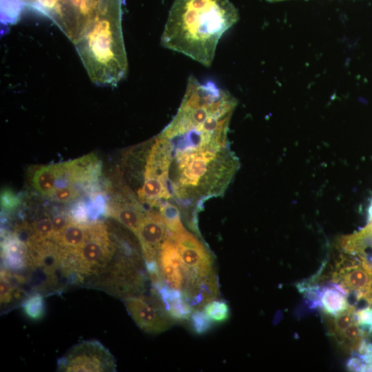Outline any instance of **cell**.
Wrapping results in <instances>:
<instances>
[{
  "instance_id": "cell-1",
  "label": "cell",
  "mask_w": 372,
  "mask_h": 372,
  "mask_svg": "<svg viewBox=\"0 0 372 372\" xmlns=\"http://www.w3.org/2000/svg\"><path fill=\"white\" fill-rule=\"evenodd\" d=\"M171 146L170 194L181 207L189 227L198 232V209L205 200L223 194L234 173L236 160L227 144Z\"/></svg>"
},
{
  "instance_id": "cell-2",
  "label": "cell",
  "mask_w": 372,
  "mask_h": 372,
  "mask_svg": "<svg viewBox=\"0 0 372 372\" xmlns=\"http://www.w3.org/2000/svg\"><path fill=\"white\" fill-rule=\"evenodd\" d=\"M238 19L229 0H174L161 43L209 67L220 39Z\"/></svg>"
},
{
  "instance_id": "cell-3",
  "label": "cell",
  "mask_w": 372,
  "mask_h": 372,
  "mask_svg": "<svg viewBox=\"0 0 372 372\" xmlns=\"http://www.w3.org/2000/svg\"><path fill=\"white\" fill-rule=\"evenodd\" d=\"M122 1L112 0L74 43L90 80L99 86H115L127 73Z\"/></svg>"
},
{
  "instance_id": "cell-4",
  "label": "cell",
  "mask_w": 372,
  "mask_h": 372,
  "mask_svg": "<svg viewBox=\"0 0 372 372\" xmlns=\"http://www.w3.org/2000/svg\"><path fill=\"white\" fill-rule=\"evenodd\" d=\"M118 251L119 246L111 238L105 223H89L87 238L72 259L76 284L86 282L88 286L111 265Z\"/></svg>"
},
{
  "instance_id": "cell-5",
  "label": "cell",
  "mask_w": 372,
  "mask_h": 372,
  "mask_svg": "<svg viewBox=\"0 0 372 372\" xmlns=\"http://www.w3.org/2000/svg\"><path fill=\"white\" fill-rule=\"evenodd\" d=\"M57 369L63 372L116 371V361L101 342L86 340L74 345L59 358Z\"/></svg>"
},
{
  "instance_id": "cell-6",
  "label": "cell",
  "mask_w": 372,
  "mask_h": 372,
  "mask_svg": "<svg viewBox=\"0 0 372 372\" xmlns=\"http://www.w3.org/2000/svg\"><path fill=\"white\" fill-rule=\"evenodd\" d=\"M170 233L183 264L186 285L215 272L213 255L197 236L186 229Z\"/></svg>"
},
{
  "instance_id": "cell-7",
  "label": "cell",
  "mask_w": 372,
  "mask_h": 372,
  "mask_svg": "<svg viewBox=\"0 0 372 372\" xmlns=\"http://www.w3.org/2000/svg\"><path fill=\"white\" fill-rule=\"evenodd\" d=\"M331 280L345 293L353 292L357 299L372 305V267L364 258H342L335 265Z\"/></svg>"
},
{
  "instance_id": "cell-8",
  "label": "cell",
  "mask_w": 372,
  "mask_h": 372,
  "mask_svg": "<svg viewBox=\"0 0 372 372\" xmlns=\"http://www.w3.org/2000/svg\"><path fill=\"white\" fill-rule=\"evenodd\" d=\"M124 304L136 325L146 333L158 334L172 324L173 320L154 295L152 298L142 295L129 296L124 298Z\"/></svg>"
},
{
  "instance_id": "cell-9",
  "label": "cell",
  "mask_w": 372,
  "mask_h": 372,
  "mask_svg": "<svg viewBox=\"0 0 372 372\" xmlns=\"http://www.w3.org/2000/svg\"><path fill=\"white\" fill-rule=\"evenodd\" d=\"M169 234V230L160 212H147L135 234L145 263L158 262L161 247Z\"/></svg>"
},
{
  "instance_id": "cell-10",
  "label": "cell",
  "mask_w": 372,
  "mask_h": 372,
  "mask_svg": "<svg viewBox=\"0 0 372 372\" xmlns=\"http://www.w3.org/2000/svg\"><path fill=\"white\" fill-rule=\"evenodd\" d=\"M158 262L167 285L183 291L186 285V273L170 231L161 247Z\"/></svg>"
},
{
  "instance_id": "cell-11",
  "label": "cell",
  "mask_w": 372,
  "mask_h": 372,
  "mask_svg": "<svg viewBox=\"0 0 372 372\" xmlns=\"http://www.w3.org/2000/svg\"><path fill=\"white\" fill-rule=\"evenodd\" d=\"M182 293L194 310L203 309L218 296V282L216 273L187 283Z\"/></svg>"
},
{
  "instance_id": "cell-12",
  "label": "cell",
  "mask_w": 372,
  "mask_h": 372,
  "mask_svg": "<svg viewBox=\"0 0 372 372\" xmlns=\"http://www.w3.org/2000/svg\"><path fill=\"white\" fill-rule=\"evenodd\" d=\"M147 212L134 197L130 196L128 199H116L112 201L107 209L109 216L134 234Z\"/></svg>"
},
{
  "instance_id": "cell-13",
  "label": "cell",
  "mask_w": 372,
  "mask_h": 372,
  "mask_svg": "<svg viewBox=\"0 0 372 372\" xmlns=\"http://www.w3.org/2000/svg\"><path fill=\"white\" fill-rule=\"evenodd\" d=\"M3 268L15 274L29 269L28 248L14 233L1 243Z\"/></svg>"
},
{
  "instance_id": "cell-14",
  "label": "cell",
  "mask_w": 372,
  "mask_h": 372,
  "mask_svg": "<svg viewBox=\"0 0 372 372\" xmlns=\"http://www.w3.org/2000/svg\"><path fill=\"white\" fill-rule=\"evenodd\" d=\"M61 174V164L36 166L30 176V184L39 194L50 197Z\"/></svg>"
},
{
  "instance_id": "cell-15",
  "label": "cell",
  "mask_w": 372,
  "mask_h": 372,
  "mask_svg": "<svg viewBox=\"0 0 372 372\" xmlns=\"http://www.w3.org/2000/svg\"><path fill=\"white\" fill-rule=\"evenodd\" d=\"M89 229V223L72 220L68 226L52 240L68 254H74L85 242Z\"/></svg>"
},
{
  "instance_id": "cell-16",
  "label": "cell",
  "mask_w": 372,
  "mask_h": 372,
  "mask_svg": "<svg viewBox=\"0 0 372 372\" xmlns=\"http://www.w3.org/2000/svg\"><path fill=\"white\" fill-rule=\"evenodd\" d=\"M343 293L335 288H327L322 293L320 302L327 315L336 316L351 306Z\"/></svg>"
},
{
  "instance_id": "cell-17",
  "label": "cell",
  "mask_w": 372,
  "mask_h": 372,
  "mask_svg": "<svg viewBox=\"0 0 372 372\" xmlns=\"http://www.w3.org/2000/svg\"><path fill=\"white\" fill-rule=\"evenodd\" d=\"M21 308L24 314L30 320H41L45 313V304L40 292H34L22 302Z\"/></svg>"
},
{
  "instance_id": "cell-18",
  "label": "cell",
  "mask_w": 372,
  "mask_h": 372,
  "mask_svg": "<svg viewBox=\"0 0 372 372\" xmlns=\"http://www.w3.org/2000/svg\"><path fill=\"white\" fill-rule=\"evenodd\" d=\"M203 311L211 322L216 323L224 322L229 317V305L223 300L209 302L204 307Z\"/></svg>"
},
{
  "instance_id": "cell-19",
  "label": "cell",
  "mask_w": 372,
  "mask_h": 372,
  "mask_svg": "<svg viewBox=\"0 0 372 372\" xmlns=\"http://www.w3.org/2000/svg\"><path fill=\"white\" fill-rule=\"evenodd\" d=\"M31 226L36 240H51L53 234L52 218L48 214H43L37 218Z\"/></svg>"
},
{
  "instance_id": "cell-20",
  "label": "cell",
  "mask_w": 372,
  "mask_h": 372,
  "mask_svg": "<svg viewBox=\"0 0 372 372\" xmlns=\"http://www.w3.org/2000/svg\"><path fill=\"white\" fill-rule=\"evenodd\" d=\"M189 319L192 328L197 334H203L211 327L212 322L201 310H194Z\"/></svg>"
},
{
  "instance_id": "cell-21",
  "label": "cell",
  "mask_w": 372,
  "mask_h": 372,
  "mask_svg": "<svg viewBox=\"0 0 372 372\" xmlns=\"http://www.w3.org/2000/svg\"><path fill=\"white\" fill-rule=\"evenodd\" d=\"M79 196V192L71 184L57 185L50 198L59 203H68L74 200Z\"/></svg>"
},
{
  "instance_id": "cell-22",
  "label": "cell",
  "mask_w": 372,
  "mask_h": 372,
  "mask_svg": "<svg viewBox=\"0 0 372 372\" xmlns=\"http://www.w3.org/2000/svg\"><path fill=\"white\" fill-rule=\"evenodd\" d=\"M355 317L360 329L366 334L372 333V307L355 311Z\"/></svg>"
},
{
  "instance_id": "cell-23",
  "label": "cell",
  "mask_w": 372,
  "mask_h": 372,
  "mask_svg": "<svg viewBox=\"0 0 372 372\" xmlns=\"http://www.w3.org/2000/svg\"><path fill=\"white\" fill-rule=\"evenodd\" d=\"M51 218L54 229L52 239L60 234L73 220L70 216L63 213L56 214Z\"/></svg>"
},
{
  "instance_id": "cell-24",
  "label": "cell",
  "mask_w": 372,
  "mask_h": 372,
  "mask_svg": "<svg viewBox=\"0 0 372 372\" xmlns=\"http://www.w3.org/2000/svg\"><path fill=\"white\" fill-rule=\"evenodd\" d=\"M364 362L362 359L353 358L348 362L347 366L351 371H360Z\"/></svg>"
},
{
  "instance_id": "cell-25",
  "label": "cell",
  "mask_w": 372,
  "mask_h": 372,
  "mask_svg": "<svg viewBox=\"0 0 372 372\" xmlns=\"http://www.w3.org/2000/svg\"><path fill=\"white\" fill-rule=\"evenodd\" d=\"M369 215H370V218L372 220V203H371V206L369 207Z\"/></svg>"
},
{
  "instance_id": "cell-26",
  "label": "cell",
  "mask_w": 372,
  "mask_h": 372,
  "mask_svg": "<svg viewBox=\"0 0 372 372\" xmlns=\"http://www.w3.org/2000/svg\"><path fill=\"white\" fill-rule=\"evenodd\" d=\"M270 2H276V1H283V0H267Z\"/></svg>"
}]
</instances>
